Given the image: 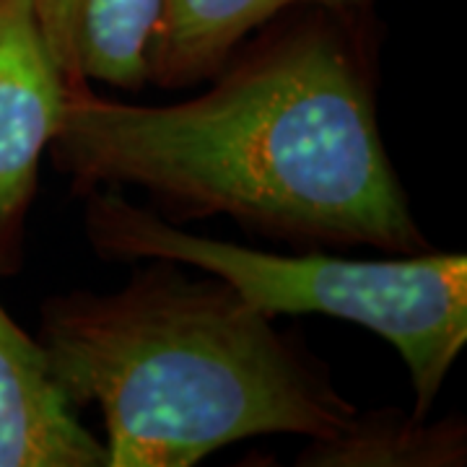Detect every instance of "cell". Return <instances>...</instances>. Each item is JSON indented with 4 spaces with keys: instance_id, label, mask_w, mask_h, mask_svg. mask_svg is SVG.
<instances>
[{
    "instance_id": "obj_1",
    "label": "cell",
    "mask_w": 467,
    "mask_h": 467,
    "mask_svg": "<svg viewBox=\"0 0 467 467\" xmlns=\"http://www.w3.org/2000/svg\"><path fill=\"white\" fill-rule=\"evenodd\" d=\"M356 14L301 8L174 104L70 86L52 161L76 192L140 187L161 216L387 254L429 250L384 146Z\"/></svg>"
},
{
    "instance_id": "obj_2",
    "label": "cell",
    "mask_w": 467,
    "mask_h": 467,
    "mask_svg": "<svg viewBox=\"0 0 467 467\" xmlns=\"http://www.w3.org/2000/svg\"><path fill=\"white\" fill-rule=\"evenodd\" d=\"M149 263L115 291L52 296L39 319L67 400L99 408L107 467H192L244 439H325L356 418L327 367L232 285Z\"/></svg>"
},
{
    "instance_id": "obj_3",
    "label": "cell",
    "mask_w": 467,
    "mask_h": 467,
    "mask_svg": "<svg viewBox=\"0 0 467 467\" xmlns=\"http://www.w3.org/2000/svg\"><path fill=\"white\" fill-rule=\"evenodd\" d=\"M84 234L104 260H167L213 275L265 317L322 315L384 337L410 374L416 418H429L467 343V257L410 252L350 260L278 254L177 226L117 190L86 192Z\"/></svg>"
},
{
    "instance_id": "obj_4",
    "label": "cell",
    "mask_w": 467,
    "mask_h": 467,
    "mask_svg": "<svg viewBox=\"0 0 467 467\" xmlns=\"http://www.w3.org/2000/svg\"><path fill=\"white\" fill-rule=\"evenodd\" d=\"M70 84L29 0H0V254L18 236Z\"/></svg>"
},
{
    "instance_id": "obj_5",
    "label": "cell",
    "mask_w": 467,
    "mask_h": 467,
    "mask_svg": "<svg viewBox=\"0 0 467 467\" xmlns=\"http://www.w3.org/2000/svg\"><path fill=\"white\" fill-rule=\"evenodd\" d=\"M0 467H107L104 441L76 416L39 337L0 304Z\"/></svg>"
},
{
    "instance_id": "obj_6",
    "label": "cell",
    "mask_w": 467,
    "mask_h": 467,
    "mask_svg": "<svg viewBox=\"0 0 467 467\" xmlns=\"http://www.w3.org/2000/svg\"><path fill=\"white\" fill-rule=\"evenodd\" d=\"M374 0H159L149 50V84L187 88L218 76L250 34L288 11L358 14Z\"/></svg>"
},
{
    "instance_id": "obj_7",
    "label": "cell",
    "mask_w": 467,
    "mask_h": 467,
    "mask_svg": "<svg viewBox=\"0 0 467 467\" xmlns=\"http://www.w3.org/2000/svg\"><path fill=\"white\" fill-rule=\"evenodd\" d=\"M36 26L70 86H149L159 0H29Z\"/></svg>"
},
{
    "instance_id": "obj_8",
    "label": "cell",
    "mask_w": 467,
    "mask_h": 467,
    "mask_svg": "<svg viewBox=\"0 0 467 467\" xmlns=\"http://www.w3.org/2000/svg\"><path fill=\"white\" fill-rule=\"evenodd\" d=\"M467 462V429L457 416L429 423L377 410L350 420L335 436L309 439L296 457L304 467H457Z\"/></svg>"
}]
</instances>
